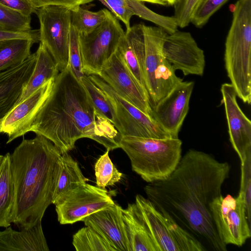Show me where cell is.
Returning a JSON list of instances; mask_svg holds the SVG:
<instances>
[{
  "label": "cell",
  "instance_id": "9",
  "mask_svg": "<svg viewBox=\"0 0 251 251\" xmlns=\"http://www.w3.org/2000/svg\"><path fill=\"white\" fill-rule=\"evenodd\" d=\"M211 217L219 237L226 245L242 246L251 236L243 194L222 195L210 204Z\"/></svg>",
  "mask_w": 251,
  "mask_h": 251
},
{
  "label": "cell",
  "instance_id": "29",
  "mask_svg": "<svg viewBox=\"0 0 251 251\" xmlns=\"http://www.w3.org/2000/svg\"><path fill=\"white\" fill-rule=\"evenodd\" d=\"M133 15L150 21L163 28L168 34L177 30V25L174 16H166L158 14L146 7L139 0H126Z\"/></svg>",
  "mask_w": 251,
  "mask_h": 251
},
{
  "label": "cell",
  "instance_id": "25",
  "mask_svg": "<svg viewBox=\"0 0 251 251\" xmlns=\"http://www.w3.org/2000/svg\"><path fill=\"white\" fill-rule=\"evenodd\" d=\"M31 39H10L0 41V72L22 63L31 54Z\"/></svg>",
  "mask_w": 251,
  "mask_h": 251
},
{
  "label": "cell",
  "instance_id": "6",
  "mask_svg": "<svg viewBox=\"0 0 251 251\" xmlns=\"http://www.w3.org/2000/svg\"><path fill=\"white\" fill-rule=\"evenodd\" d=\"M135 200L157 251H207L198 239L148 198L138 194Z\"/></svg>",
  "mask_w": 251,
  "mask_h": 251
},
{
  "label": "cell",
  "instance_id": "38",
  "mask_svg": "<svg viewBox=\"0 0 251 251\" xmlns=\"http://www.w3.org/2000/svg\"><path fill=\"white\" fill-rule=\"evenodd\" d=\"M0 3L26 15L31 16L36 11L27 0H0Z\"/></svg>",
  "mask_w": 251,
  "mask_h": 251
},
{
  "label": "cell",
  "instance_id": "19",
  "mask_svg": "<svg viewBox=\"0 0 251 251\" xmlns=\"http://www.w3.org/2000/svg\"><path fill=\"white\" fill-rule=\"evenodd\" d=\"M116 52L139 83L146 89L144 75L145 47L143 24H136L126 29Z\"/></svg>",
  "mask_w": 251,
  "mask_h": 251
},
{
  "label": "cell",
  "instance_id": "31",
  "mask_svg": "<svg viewBox=\"0 0 251 251\" xmlns=\"http://www.w3.org/2000/svg\"><path fill=\"white\" fill-rule=\"evenodd\" d=\"M31 16L26 15L0 3V27L13 31L32 29Z\"/></svg>",
  "mask_w": 251,
  "mask_h": 251
},
{
  "label": "cell",
  "instance_id": "40",
  "mask_svg": "<svg viewBox=\"0 0 251 251\" xmlns=\"http://www.w3.org/2000/svg\"><path fill=\"white\" fill-rule=\"evenodd\" d=\"M32 6L37 10L43 6L48 5H57L55 0H27Z\"/></svg>",
  "mask_w": 251,
  "mask_h": 251
},
{
  "label": "cell",
  "instance_id": "13",
  "mask_svg": "<svg viewBox=\"0 0 251 251\" xmlns=\"http://www.w3.org/2000/svg\"><path fill=\"white\" fill-rule=\"evenodd\" d=\"M163 53L175 70L184 75L202 76L205 60L204 51L188 32L176 30L166 35L163 44Z\"/></svg>",
  "mask_w": 251,
  "mask_h": 251
},
{
  "label": "cell",
  "instance_id": "18",
  "mask_svg": "<svg viewBox=\"0 0 251 251\" xmlns=\"http://www.w3.org/2000/svg\"><path fill=\"white\" fill-rule=\"evenodd\" d=\"M35 62V52L22 63L0 72V121L16 105L33 72Z\"/></svg>",
  "mask_w": 251,
  "mask_h": 251
},
{
  "label": "cell",
  "instance_id": "37",
  "mask_svg": "<svg viewBox=\"0 0 251 251\" xmlns=\"http://www.w3.org/2000/svg\"><path fill=\"white\" fill-rule=\"evenodd\" d=\"M10 39H31L38 43L40 42L39 29H32L26 31H13L0 27V41Z\"/></svg>",
  "mask_w": 251,
  "mask_h": 251
},
{
  "label": "cell",
  "instance_id": "41",
  "mask_svg": "<svg viewBox=\"0 0 251 251\" xmlns=\"http://www.w3.org/2000/svg\"><path fill=\"white\" fill-rule=\"evenodd\" d=\"M143 2H148L153 4H159L161 5H166V3L161 0H139Z\"/></svg>",
  "mask_w": 251,
  "mask_h": 251
},
{
  "label": "cell",
  "instance_id": "2",
  "mask_svg": "<svg viewBox=\"0 0 251 251\" xmlns=\"http://www.w3.org/2000/svg\"><path fill=\"white\" fill-rule=\"evenodd\" d=\"M30 132L48 139L61 154L73 150L75 142L82 138L94 140L113 150L119 148L121 137L110 122L96 114L81 82L69 66L54 78Z\"/></svg>",
  "mask_w": 251,
  "mask_h": 251
},
{
  "label": "cell",
  "instance_id": "21",
  "mask_svg": "<svg viewBox=\"0 0 251 251\" xmlns=\"http://www.w3.org/2000/svg\"><path fill=\"white\" fill-rule=\"evenodd\" d=\"M122 218L129 251H157L147 226L136 203L122 208Z\"/></svg>",
  "mask_w": 251,
  "mask_h": 251
},
{
  "label": "cell",
  "instance_id": "24",
  "mask_svg": "<svg viewBox=\"0 0 251 251\" xmlns=\"http://www.w3.org/2000/svg\"><path fill=\"white\" fill-rule=\"evenodd\" d=\"M89 180L83 175L77 162L65 152L61 154L60 169L54 193V204L68 192L82 185Z\"/></svg>",
  "mask_w": 251,
  "mask_h": 251
},
{
  "label": "cell",
  "instance_id": "10",
  "mask_svg": "<svg viewBox=\"0 0 251 251\" xmlns=\"http://www.w3.org/2000/svg\"><path fill=\"white\" fill-rule=\"evenodd\" d=\"M88 76L105 93L113 105L119 123L118 131L121 135L160 139L172 138L152 117L118 95L100 76Z\"/></svg>",
  "mask_w": 251,
  "mask_h": 251
},
{
  "label": "cell",
  "instance_id": "32",
  "mask_svg": "<svg viewBox=\"0 0 251 251\" xmlns=\"http://www.w3.org/2000/svg\"><path fill=\"white\" fill-rule=\"evenodd\" d=\"M78 37L79 33L71 25L68 66L75 77L80 81L85 74L82 70Z\"/></svg>",
  "mask_w": 251,
  "mask_h": 251
},
{
  "label": "cell",
  "instance_id": "22",
  "mask_svg": "<svg viewBox=\"0 0 251 251\" xmlns=\"http://www.w3.org/2000/svg\"><path fill=\"white\" fill-rule=\"evenodd\" d=\"M35 53L34 69L23 87L16 105L24 100L50 80L55 78L59 73L55 62L44 44L40 42Z\"/></svg>",
  "mask_w": 251,
  "mask_h": 251
},
{
  "label": "cell",
  "instance_id": "1",
  "mask_svg": "<svg viewBox=\"0 0 251 251\" xmlns=\"http://www.w3.org/2000/svg\"><path fill=\"white\" fill-rule=\"evenodd\" d=\"M230 170L227 162L219 161L205 152L190 149L167 178L149 183L144 190L149 200L206 249L226 251L227 245L216 231L209 205L222 195V186Z\"/></svg>",
  "mask_w": 251,
  "mask_h": 251
},
{
  "label": "cell",
  "instance_id": "30",
  "mask_svg": "<svg viewBox=\"0 0 251 251\" xmlns=\"http://www.w3.org/2000/svg\"><path fill=\"white\" fill-rule=\"evenodd\" d=\"M109 150L101 155L95 165L97 186L105 189L120 181L122 173L114 165L109 156Z\"/></svg>",
  "mask_w": 251,
  "mask_h": 251
},
{
  "label": "cell",
  "instance_id": "26",
  "mask_svg": "<svg viewBox=\"0 0 251 251\" xmlns=\"http://www.w3.org/2000/svg\"><path fill=\"white\" fill-rule=\"evenodd\" d=\"M80 81L92 102L96 114L110 122L118 131L119 123L114 107L109 98L87 75L82 76Z\"/></svg>",
  "mask_w": 251,
  "mask_h": 251
},
{
  "label": "cell",
  "instance_id": "5",
  "mask_svg": "<svg viewBox=\"0 0 251 251\" xmlns=\"http://www.w3.org/2000/svg\"><path fill=\"white\" fill-rule=\"evenodd\" d=\"M145 47L144 80L151 106H155L183 79L165 58L163 44L167 33L159 26L143 24Z\"/></svg>",
  "mask_w": 251,
  "mask_h": 251
},
{
  "label": "cell",
  "instance_id": "15",
  "mask_svg": "<svg viewBox=\"0 0 251 251\" xmlns=\"http://www.w3.org/2000/svg\"><path fill=\"white\" fill-rule=\"evenodd\" d=\"M54 78L12 108L0 121V133L7 135V144L30 132L38 112L50 93Z\"/></svg>",
  "mask_w": 251,
  "mask_h": 251
},
{
  "label": "cell",
  "instance_id": "20",
  "mask_svg": "<svg viewBox=\"0 0 251 251\" xmlns=\"http://www.w3.org/2000/svg\"><path fill=\"white\" fill-rule=\"evenodd\" d=\"M49 251L41 222L16 231L9 226L0 231V251Z\"/></svg>",
  "mask_w": 251,
  "mask_h": 251
},
{
  "label": "cell",
  "instance_id": "33",
  "mask_svg": "<svg viewBox=\"0 0 251 251\" xmlns=\"http://www.w3.org/2000/svg\"><path fill=\"white\" fill-rule=\"evenodd\" d=\"M204 0H176L174 4V17L177 26L184 28L187 26L195 10Z\"/></svg>",
  "mask_w": 251,
  "mask_h": 251
},
{
  "label": "cell",
  "instance_id": "34",
  "mask_svg": "<svg viewBox=\"0 0 251 251\" xmlns=\"http://www.w3.org/2000/svg\"><path fill=\"white\" fill-rule=\"evenodd\" d=\"M228 0H204L193 14L191 22L196 27L201 28L210 18Z\"/></svg>",
  "mask_w": 251,
  "mask_h": 251
},
{
  "label": "cell",
  "instance_id": "36",
  "mask_svg": "<svg viewBox=\"0 0 251 251\" xmlns=\"http://www.w3.org/2000/svg\"><path fill=\"white\" fill-rule=\"evenodd\" d=\"M110 12L125 25L126 29L130 28V20L133 16L126 0H99Z\"/></svg>",
  "mask_w": 251,
  "mask_h": 251
},
{
  "label": "cell",
  "instance_id": "7",
  "mask_svg": "<svg viewBox=\"0 0 251 251\" xmlns=\"http://www.w3.org/2000/svg\"><path fill=\"white\" fill-rule=\"evenodd\" d=\"M118 20L110 12L106 19L90 32L79 33V45L84 74L98 75L115 53L125 34Z\"/></svg>",
  "mask_w": 251,
  "mask_h": 251
},
{
  "label": "cell",
  "instance_id": "17",
  "mask_svg": "<svg viewBox=\"0 0 251 251\" xmlns=\"http://www.w3.org/2000/svg\"><path fill=\"white\" fill-rule=\"evenodd\" d=\"M122 208L114 203L90 214L82 221L101 235L115 251H129Z\"/></svg>",
  "mask_w": 251,
  "mask_h": 251
},
{
  "label": "cell",
  "instance_id": "3",
  "mask_svg": "<svg viewBox=\"0 0 251 251\" xmlns=\"http://www.w3.org/2000/svg\"><path fill=\"white\" fill-rule=\"evenodd\" d=\"M61 153L45 137L24 139L10 153L14 185L12 223L20 229L41 222L52 204L60 169Z\"/></svg>",
  "mask_w": 251,
  "mask_h": 251
},
{
  "label": "cell",
  "instance_id": "42",
  "mask_svg": "<svg viewBox=\"0 0 251 251\" xmlns=\"http://www.w3.org/2000/svg\"><path fill=\"white\" fill-rule=\"evenodd\" d=\"M165 2L166 5H173L176 0H161Z\"/></svg>",
  "mask_w": 251,
  "mask_h": 251
},
{
  "label": "cell",
  "instance_id": "8",
  "mask_svg": "<svg viewBox=\"0 0 251 251\" xmlns=\"http://www.w3.org/2000/svg\"><path fill=\"white\" fill-rule=\"evenodd\" d=\"M72 10L59 5H48L35 13L40 23V42L46 47L55 62L59 72L69 63Z\"/></svg>",
  "mask_w": 251,
  "mask_h": 251
},
{
  "label": "cell",
  "instance_id": "35",
  "mask_svg": "<svg viewBox=\"0 0 251 251\" xmlns=\"http://www.w3.org/2000/svg\"><path fill=\"white\" fill-rule=\"evenodd\" d=\"M241 181L239 192L244 197L248 221L251 223V154L241 164Z\"/></svg>",
  "mask_w": 251,
  "mask_h": 251
},
{
  "label": "cell",
  "instance_id": "4",
  "mask_svg": "<svg viewBox=\"0 0 251 251\" xmlns=\"http://www.w3.org/2000/svg\"><path fill=\"white\" fill-rule=\"evenodd\" d=\"M119 146L128 156L132 170L148 183L167 178L182 156V141L178 138L121 136Z\"/></svg>",
  "mask_w": 251,
  "mask_h": 251
},
{
  "label": "cell",
  "instance_id": "39",
  "mask_svg": "<svg viewBox=\"0 0 251 251\" xmlns=\"http://www.w3.org/2000/svg\"><path fill=\"white\" fill-rule=\"evenodd\" d=\"M57 5L67 7L73 10L81 5L88 3L91 0H55Z\"/></svg>",
  "mask_w": 251,
  "mask_h": 251
},
{
  "label": "cell",
  "instance_id": "12",
  "mask_svg": "<svg viewBox=\"0 0 251 251\" xmlns=\"http://www.w3.org/2000/svg\"><path fill=\"white\" fill-rule=\"evenodd\" d=\"M98 75L118 95L152 117V108L147 90L139 83L116 51L104 64Z\"/></svg>",
  "mask_w": 251,
  "mask_h": 251
},
{
  "label": "cell",
  "instance_id": "27",
  "mask_svg": "<svg viewBox=\"0 0 251 251\" xmlns=\"http://www.w3.org/2000/svg\"><path fill=\"white\" fill-rule=\"evenodd\" d=\"M109 12L106 9L93 12L80 6L72 10L71 25L79 33H87L104 21Z\"/></svg>",
  "mask_w": 251,
  "mask_h": 251
},
{
  "label": "cell",
  "instance_id": "43",
  "mask_svg": "<svg viewBox=\"0 0 251 251\" xmlns=\"http://www.w3.org/2000/svg\"><path fill=\"white\" fill-rule=\"evenodd\" d=\"M3 157V155L0 154V164L2 160Z\"/></svg>",
  "mask_w": 251,
  "mask_h": 251
},
{
  "label": "cell",
  "instance_id": "11",
  "mask_svg": "<svg viewBox=\"0 0 251 251\" xmlns=\"http://www.w3.org/2000/svg\"><path fill=\"white\" fill-rule=\"evenodd\" d=\"M114 203L105 189L85 183L66 193L54 205L58 222L66 225L82 221Z\"/></svg>",
  "mask_w": 251,
  "mask_h": 251
},
{
  "label": "cell",
  "instance_id": "14",
  "mask_svg": "<svg viewBox=\"0 0 251 251\" xmlns=\"http://www.w3.org/2000/svg\"><path fill=\"white\" fill-rule=\"evenodd\" d=\"M194 82L178 83L170 92L152 107V117L172 138L178 133L188 112Z\"/></svg>",
  "mask_w": 251,
  "mask_h": 251
},
{
  "label": "cell",
  "instance_id": "28",
  "mask_svg": "<svg viewBox=\"0 0 251 251\" xmlns=\"http://www.w3.org/2000/svg\"><path fill=\"white\" fill-rule=\"evenodd\" d=\"M72 243L76 251H115L101 235L88 226L73 235Z\"/></svg>",
  "mask_w": 251,
  "mask_h": 251
},
{
  "label": "cell",
  "instance_id": "16",
  "mask_svg": "<svg viewBox=\"0 0 251 251\" xmlns=\"http://www.w3.org/2000/svg\"><path fill=\"white\" fill-rule=\"evenodd\" d=\"M221 92L229 140L242 164L251 154V121L239 106L235 90L231 83L223 84Z\"/></svg>",
  "mask_w": 251,
  "mask_h": 251
},
{
  "label": "cell",
  "instance_id": "23",
  "mask_svg": "<svg viewBox=\"0 0 251 251\" xmlns=\"http://www.w3.org/2000/svg\"><path fill=\"white\" fill-rule=\"evenodd\" d=\"M14 203V185L10 153H6L0 164V227L12 223Z\"/></svg>",
  "mask_w": 251,
  "mask_h": 251
}]
</instances>
